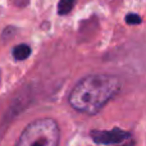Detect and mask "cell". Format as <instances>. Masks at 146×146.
Instances as JSON below:
<instances>
[{
  "instance_id": "6da1fadb",
  "label": "cell",
  "mask_w": 146,
  "mask_h": 146,
  "mask_svg": "<svg viewBox=\"0 0 146 146\" xmlns=\"http://www.w3.org/2000/svg\"><path fill=\"white\" fill-rule=\"evenodd\" d=\"M121 81L113 74H90L83 77L69 94V104L80 113L94 115L118 94Z\"/></svg>"
},
{
  "instance_id": "7a4b0ae2",
  "label": "cell",
  "mask_w": 146,
  "mask_h": 146,
  "mask_svg": "<svg viewBox=\"0 0 146 146\" xmlns=\"http://www.w3.org/2000/svg\"><path fill=\"white\" fill-rule=\"evenodd\" d=\"M59 140L58 123L51 118H40L23 129L15 146H58Z\"/></svg>"
},
{
  "instance_id": "3957f363",
  "label": "cell",
  "mask_w": 146,
  "mask_h": 146,
  "mask_svg": "<svg viewBox=\"0 0 146 146\" xmlns=\"http://www.w3.org/2000/svg\"><path fill=\"white\" fill-rule=\"evenodd\" d=\"M91 139L95 144L99 145H115L126 141L131 137L128 132L121 128H113L110 131H91Z\"/></svg>"
},
{
  "instance_id": "277c9868",
  "label": "cell",
  "mask_w": 146,
  "mask_h": 146,
  "mask_svg": "<svg viewBox=\"0 0 146 146\" xmlns=\"http://www.w3.org/2000/svg\"><path fill=\"white\" fill-rule=\"evenodd\" d=\"M31 55V48L26 44H19L13 49V56L15 60H25Z\"/></svg>"
},
{
  "instance_id": "5b68a950",
  "label": "cell",
  "mask_w": 146,
  "mask_h": 146,
  "mask_svg": "<svg viewBox=\"0 0 146 146\" xmlns=\"http://www.w3.org/2000/svg\"><path fill=\"white\" fill-rule=\"evenodd\" d=\"M76 0H60L58 4V13L60 15L68 14L74 7Z\"/></svg>"
},
{
  "instance_id": "8992f818",
  "label": "cell",
  "mask_w": 146,
  "mask_h": 146,
  "mask_svg": "<svg viewBox=\"0 0 146 146\" xmlns=\"http://www.w3.org/2000/svg\"><path fill=\"white\" fill-rule=\"evenodd\" d=\"M126 22L128 25H140L141 23V17L139 14H135V13H129L126 15Z\"/></svg>"
},
{
  "instance_id": "52a82bcc",
  "label": "cell",
  "mask_w": 146,
  "mask_h": 146,
  "mask_svg": "<svg viewBox=\"0 0 146 146\" xmlns=\"http://www.w3.org/2000/svg\"><path fill=\"white\" fill-rule=\"evenodd\" d=\"M124 146H133V142H129V145H124Z\"/></svg>"
}]
</instances>
